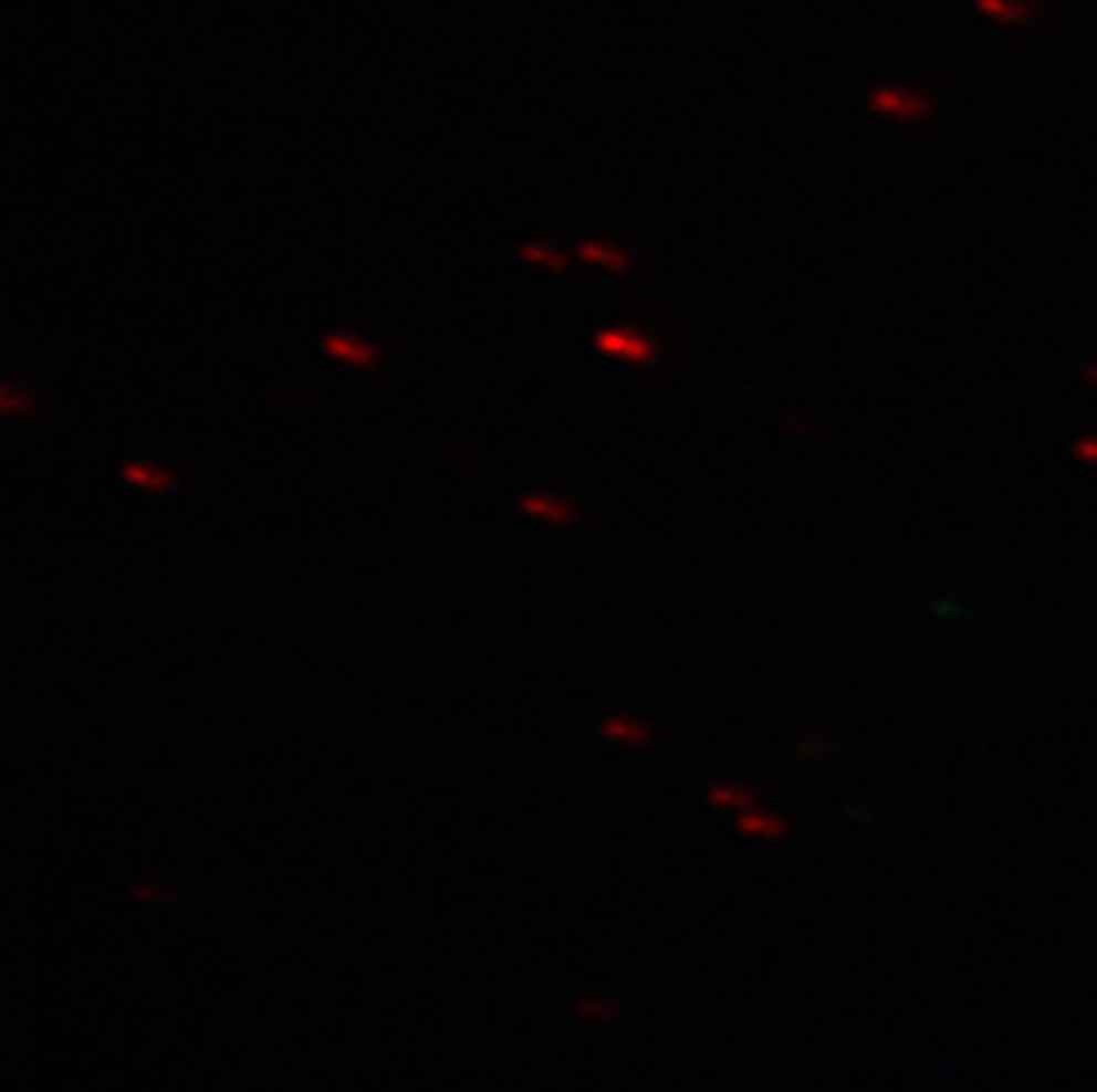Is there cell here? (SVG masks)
Listing matches in <instances>:
<instances>
[{
	"instance_id": "6da1fadb",
	"label": "cell",
	"mask_w": 1097,
	"mask_h": 1092,
	"mask_svg": "<svg viewBox=\"0 0 1097 1092\" xmlns=\"http://www.w3.org/2000/svg\"><path fill=\"white\" fill-rule=\"evenodd\" d=\"M594 345L600 355L618 358V363H629V366H647L657 358L654 337L633 327V323H607V327H600L594 334Z\"/></svg>"
},
{
	"instance_id": "7a4b0ae2",
	"label": "cell",
	"mask_w": 1097,
	"mask_h": 1092,
	"mask_svg": "<svg viewBox=\"0 0 1097 1092\" xmlns=\"http://www.w3.org/2000/svg\"><path fill=\"white\" fill-rule=\"evenodd\" d=\"M324 351L331 358H337V363H345V366H356V369H366V366H374L377 363V348L369 345L366 337L359 334H352V330H334L324 337Z\"/></svg>"
},
{
	"instance_id": "3957f363",
	"label": "cell",
	"mask_w": 1097,
	"mask_h": 1092,
	"mask_svg": "<svg viewBox=\"0 0 1097 1092\" xmlns=\"http://www.w3.org/2000/svg\"><path fill=\"white\" fill-rule=\"evenodd\" d=\"M519 507H522V515L540 518V522H547V525H568L572 518H576V507H572L568 501H562L558 493H551V490L526 493V497L519 501Z\"/></svg>"
},
{
	"instance_id": "277c9868",
	"label": "cell",
	"mask_w": 1097,
	"mask_h": 1092,
	"mask_svg": "<svg viewBox=\"0 0 1097 1092\" xmlns=\"http://www.w3.org/2000/svg\"><path fill=\"white\" fill-rule=\"evenodd\" d=\"M576 255L589 266H600V270H612V273H626L633 266V255L615 245V242H604V238H589V242H579Z\"/></svg>"
},
{
	"instance_id": "5b68a950",
	"label": "cell",
	"mask_w": 1097,
	"mask_h": 1092,
	"mask_svg": "<svg viewBox=\"0 0 1097 1092\" xmlns=\"http://www.w3.org/2000/svg\"><path fill=\"white\" fill-rule=\"evenodd\" d=\"M600 735L618 742V745H647L654 731L644 721H636V716L615 713V716H604V721H600Z\"/></svg>"
},
{
	"instance_id": "8992f818",
	"label": "cell",
	"mask_w": 1097,
	"mask_h": 1092,
	"mask_svg": "<svg viewBox=\"0 0 1097 1092\" xmlns=\"http://www.w3.org/2000/svg\"><path fill=\"white\" fill-rule=\"evenodd\" d=\"M122 480H128L132 486H139V490H149V493H164V490L175 486V472H167L154 462H125Z\"/></svg>"
},
{
	"instance_id": "52a82bcc",
	"label": "cell",
	"mask_w": 1097,
	"mask_h": 1092,
	"mask_svg": "<svg viewBox=\"0 0 1097 1092\" xmlns=\"http://www.w3.org/2000/svg\"><path fill=\"white\" fill-rule=\"evenodd\" d=\"M519 255L526 263H536V266H544V270H554V273H562L568 263H565V255L558 249H551L544 242H526V245H519Z\"/></svg>"
},
{
	"instance_id": "ba28073f",
	"label": "cell",
	"mask_w": 1097,
	"mask_h": 1092,
	"mask_svg": "<svg viewBox=\"0 0 1097 1092\" xmlns=\"http://www.w3.org/2000/svg\"><path fill=\"white\" fill-rule=\"evenodd\" d=\"M0 408H4L8 416L29 412V408H32V395H22V390L14 387V384H4V390H0Z\"/></svg>"
},
{
	"instance_id": "9c48e42d",
	"label": "cell",
	"mask_w": 1097,
	"mask_h": 1092,
	"mask_svg": "<svg viewBox=\"0 0 1097 1092\" xmlns=\"http://www.w3.org/2000/svg\"><path fill=\"white\" fill-rule=\"evenodd\" d=\"M742 830H750V833H779V823H774L771 816H746V819H742Z\"/></svg>"
},
{
	"instance_id": "30bf717a",
	"label": "cell",
	"mask_w": 1097,
	"mask_h": 1092,
	"mask_svg": "<svg viewBox=\"0 0 1097 1092\" xmlns=\"http://www.w3.org/2000/svg\"><path fill=\"white\" fill-rule=\"evenodd\" d=\"M711 801L718 806H746V791H735V788H714Z\"/></svg>"
}]
</instances>
